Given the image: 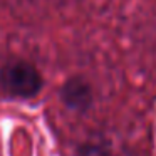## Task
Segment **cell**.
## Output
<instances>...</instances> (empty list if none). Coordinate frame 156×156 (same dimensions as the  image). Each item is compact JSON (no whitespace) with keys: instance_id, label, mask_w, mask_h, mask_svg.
Instances as JSON below:
<instances>
[{"instance_id":"1","label":"cell","mask_w":156,"mask_h":156,"mask_svg":"<svg viewBox=\"0 0 156 156\" xmlns=\"http://www.w3.org/2000/svg\"><path fill=\"white\" fill-rule=\"evenodd\" d=\"M42 76L30 62L12 61L0 69V89L10 98L30 99L42 89Z\"/></svg>"},{"instance_id":"2","label":"cell","mask_w":156,"mask_h":156,"mask_svg":"<svg viewBox=\"0 0 156 156\" xmlns=\"http://www.w3.org/2000/svg\"><path fill=\"white\" fill-rule=\"evenodd\" d=\"M61 98L62 102L72 111H86L91 106L92 92L87 82H84L79 77H72L62 86Z\"/></svg>"}]
</instances>
